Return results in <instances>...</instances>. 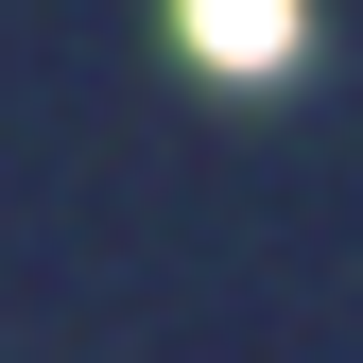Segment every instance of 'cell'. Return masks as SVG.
<instances>
[{
    "label": "cell",
    "mask_w": 363,
    "mask_h": 363,
    "mask_svg": "<svg viewBox=\"0 0 363 363\" xmlns=\"http://www.w3.org/2000/svg\"><path fill=\"white\" fill-rule=\"evenodd\" d=\"M191 52L208 69H277L294 52V0H191Z\"/></svg>",
    "instance_id": "cell-1"
}]
</instances>
